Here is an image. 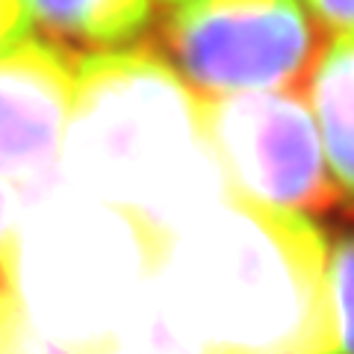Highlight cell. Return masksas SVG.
<instances>
[{"mask_svg": "<svg viewBox=\"0 0 354 354\" xmlns=\"http://www.w3.org/2000/svg\"><path fill=\"white\" fill-rule=\"evenodd\" d=\"M18 225V195L9 183L0 180V274H3V263H6V251L12 242Z\"/></svg>", "mask_w": 354, "mask_h": 354, "instance_id": "14", "label": "cell"}, {"mask_svg": "<svg viewBox=\"0 0 354 354\" xmlns=\"http://www.w3.org/2000/svg\"><path fill=\"white\" fill-rule=\"evenodd\" d=\"M160 41L157 53L201 101L298 88L319 57L301 0H189Z\"/></svg>", "mask_w": 354, "mask_h": 354, "instance_id": "4", "label": "cell"}, {"mask_svg": "<svg viewBox=\"0 0 354 354\" xmlns=\"http://www.w3.org/2000/svg\"><path fill=\"white\" fill-rule=\"evenodd\" d=\"M325 236L225 192L165 230L151 298L192 354H330Z\"/></svg>", "mask_w": 354, "mask_h": 354, "instance_id": "1", "label": "cell"}, {"mask_svg": "<svg viewBox=\"0 0 354 354\" xmlns=\"http://www.w3.org/2000/svg\"><path fill=\"white\" fill-rule=\"evenodd\" d=\"M32 21L77 48H124L148 30L151 0H30Z\"/></svg>", "mask_w": 354, "mask_h": 354, "instance_id": "8", "label": "cell"}, {"mask_svg": "<svg viewBox=\"0 0 354 354\" xmlns=\"http://www.w3.org/2000/svg\"><path fill=\"white\" fill-rule=\"evenodd\" d=\"M77 59L53 41L24 39L0 53V180L44 192L57 183Z\"/></svg>", "mask_w": 354, "mask_h": 354, "instance_id": "6", "label": "cell"}, {"mask_svg": "<svg viewBox=\"0 0 354 354\" xmlns=\"http://www.w3.org/2000/svg\"><path fill=\"white\" fill-rule=\"evenodd\" d=\"M310 113L322 142L330 180L339 195H354V32L339 36L319 50L310 68Z\"/></svg>", "mask_w": 354, "mask_h": 354, "instance_id": "7", "label": "cell"}, {"mask_svg": "<svg viewBox=\"0 0 354 354\" xmlns=\"http://www.w3.org/2000/svg\"><path fill=\"white\" fill-rule=\"evenodd\" d=\"M59 171L68 189L160 234L227 192L204 101L157 50H97L77 62Z\"/></svg>", "mask_w": 354, "mask_h": 354, "instance_id": "2", "label": "cell"}, {"mask_svg": "<svg viewBox=\"0 0 354 354\" xmlns=\"http://www.w3.org/2000/svg\"><path fill=\"white\" fill-rule=\"evenodd\" d=\"M204 127L230 195L298 216L339 204L313 113L298 88L204 101Z\"/></svg>", "mask_w": 354, "mask_h": 354, "instance_id": "5", "label": "cell"}, {"mask_svg": "<svg viewBox=\"0 0 354 354\" xmlns=\"http://www.w3.org/2000/svg\"><path fill=\"white\" fill-rule=\"evenodd\" d=\"M310 18L339 32H354V0H304Z\"/></svg>", "mask_w": 354, "mask_h": 354, "instance_id": "13", "label": "cell"}, {"mask_svg": "<svg viewBox=\"0 0 354 354\" xmlns=\"http://www.w3.org/2000/svg\"><path fill=\"white\" fill-rule=\"evenodd\" d=\"M162 3H171V6H180V3H189V0H162Z\"/></svg>", "mask_w": 354, "mask_h": 354, "instance_id": "15", "label": "cell"}, {"mask_svg": "<svg viewBox=\"0 0 354 354\" xmlns=\"http://www.w3.org/2000/svg\"><path fill=\"white\" fill-rule=\"evenodd\" d=\"M0 354H71L50 339H44L27 322L15 298L0 290Z\"/></svg>", "mask_w": 354, "mask_h": 354, "instance_id": "11", "label": "cell"}, {"mask_svg": "<svg viewBox=\"0 0 354 354\" xmlns=\"http://www.w3.org/2000/svg\"><path fill=\"white\" fill-rule=\"evenodd\" d=\"M330 354H354V230H339L325 248Z\"/></svg>", "mask_w": 354, "mask_h": 354, "instance_id": "9", "label": "cell"}, {"mask_svg": "<svg viewBox=\"0 0 354 354\" xmlns=\"http://www.w3.org/2000/svg\"><path fill=\"white\" fill-rule=\"evenodd\" d=\"M77 354H192V351L165 328L153 298H148V304L124 328H118L115 334L104 337L101 342H95V346Z\"/></svg>", "mask_w": 354, "mask_h": 354, "instance_id": "10", "label": "cell"}, {"mask_svg": "<svg viewBox=\"0 0 354 354\" xmlns=\"http://www.w3.org/2000/svg\"><path fill=\"white\" fill-rule=\"evenodd\" d=\"M30 30H32L30 0H0V53H6L18 41L30 39Z\"/></svg>", "mask_w": 354, "mask_h": 354, "instance_id": "12", "label": "cell"}, {"mask_svg": "<svg viewBox=\"0 0 354 354\" xmlns=\"http://www.w3.org/2000/svg\"><path fill=\"white\" fill-rule=\"evenodd\" d=\"M160 239L142 218L53 183L18 218L3 281L27 322L74 354L148 304Z\"/></svg>", "mask_w": 354, "mask_h": 354, "instance_id": "3", "label": "cell"}]
</instances>
